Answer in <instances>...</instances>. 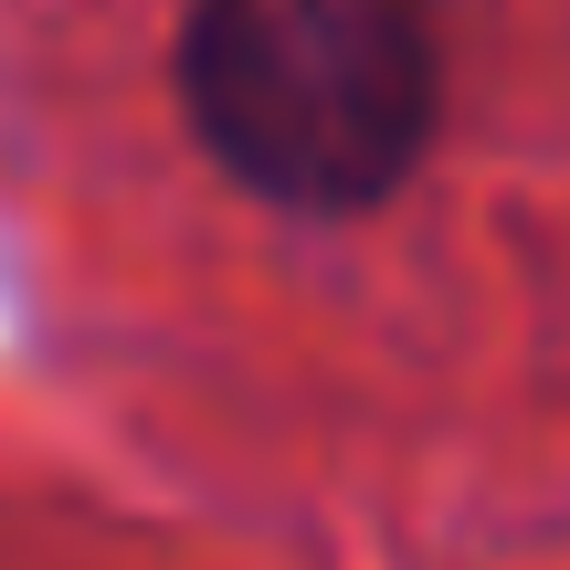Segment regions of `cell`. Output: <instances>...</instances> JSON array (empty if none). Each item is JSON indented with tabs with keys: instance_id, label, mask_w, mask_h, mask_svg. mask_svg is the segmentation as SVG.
Returning a JSON list of instances; mask_svg holds the SVG:
<instances>
[{
	"instance_id": "cell-1",
	"label": "cell",
	"mask_w": 570,
	"mask_h": 570,
	"mask_svg": "<svg viewBox=\"0 0 570 570\" xmlns=\"http://www.w3.org/2000/svg\"><path fill=\"white\" fill-rule=\"evenodd\" d=\"M180 106L275 212H370L412 180L444 106L423 0H190Z\"/></svg>"
}]
</instances>
